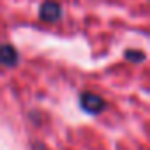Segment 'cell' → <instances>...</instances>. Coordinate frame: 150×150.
Listing matches in <instances>:
<instances>
[{
	"mask_svg": "<svg viewBox=\"0 0 150 150\" xmlns=\"http://www.w3.org/2000/svg\"><path fill=\"white\" fill-rule=\"evenodd\" d=\"M80 104L90 115H97V113H101V111L106 110V101L101 96L94 94V92H83L80 96Z\"/></svg>",
	"mask_w": 150,
	"mask_h": 150,
	"instance_id": "cell-1",
	"label": "cell"
},
{
	"mask_svg": "<svg viewBox=\"0 0 150 150\" xmlns=\"http://www.w3.org/2000/svg\"><path fill=\"white\" fill-rule=\"evenodd\" d=\"M62 16V7L60 4L53 2V0H48V2H42L41 7H39V18L42 21H48V23H53L57 20H60Z\"/></svg>",
	"mask_w": 150,
	"mask_h": 150,
	"instance_id": "cell-2",
	"label": "cell"
},
{
	"mask_svg": "<svg viewBox=\"0 0 150 150\" xmlns=\"http://www.w3.org/2000/svg\"><path fill=\"white\" fill-rule=\"evenodd\" d=\"M125 57L131 62H143L145 60V53L143 51H134V50H127L125 51Z\"/></svg>",
	"mask_w": 150,
	"mask_h": 150,
	"instance_id": "cell-4",
	"label": "cell"
},
{
	"mask_svg": "<svg viewBox=\"0 0 150 150\" xmlns=\"http://www.w3.org/2000/svg\"><path fill=\"white\" fill-rule=\"evenodd\" d=\"M20 62V55L14 46L11 44H0V65L4 67H14Z\"/></svg>",
	"mask_w": 150,
	"mask_h": 150,
	"instance_id": "cell-3",
	"label": "cell"
}]
</instances>
